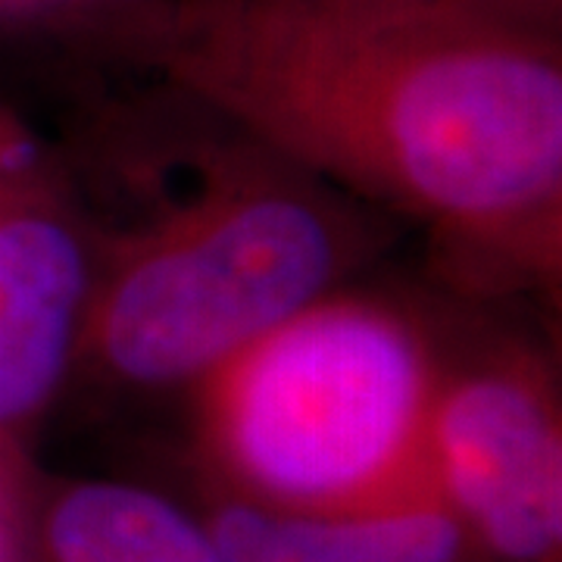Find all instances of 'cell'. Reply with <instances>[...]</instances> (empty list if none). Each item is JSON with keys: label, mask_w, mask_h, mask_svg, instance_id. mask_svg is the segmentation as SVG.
Instances as JSON below:
<instances>
[{"label": "cell", "mask_w": 562, "mask_h": 562, "mask_svg": "<svg viewBox=\"0 0 562 562\" xmlns=\"http://www.w3.org/2000/svg\"><path fill=\"white\" fill-rule=\"evenodd\" d=\"M132 35L284 157L469 247L543 269L560 257L550 29L472 0H147Z\"/></svg>", "instance_id": "1"}, {"label": "cell", "mask_w": 562, "mask_h": 562, "mask_svg": "<svg viewBox=\"0 0 562 562\" xmlns=\"http://www.w3.org/2000/svg\"><path fill=\"white\" fill-rule=\"evenodd\" d=\"M203 428L254 491L316 516L435 494L428 425L441 372L379 301H313L203 375Z\"/></svg>", "instance_id": "2"}, {"label": "cell", "mask_w": 562, "mask_h": 562, "mask_svg": "<svg viewBox=\"0 0 562 562\" xmlns=\"http://www.w3.org/2000/svg\"><path fill=\"white\" fill-rule=\"evenodd\" d=\"M338 260L331 222L301 191L220 188L132 244L91 288L81 344L128 382L210 375L319 301Z\"/></svg>", "instance_id": "3"}, {"label": "cell", "mask_w": 562, "mask_h": 562, "mask_svg": "<svg viewBox=\"0 0 562 562\" xmlns=\"http://www.w3.org/2000/svg\"><path fill=\"white\" fill-rule=\"evenodd\" d=\"M435 484L509 562H547L562 538V441L550 387L525 362L443 382L428 425Z\"/></svg>", "instance_id": "4"}, {"label": "cell", "mask_w": 562, "mask_h": 562, "mask_svg": "<svg viewBox=\"0 0 562 562\" xmlns=\"http://www.w3.org/2000/svg\"><path fill=\"white\" fill-rule=\"evenodd\" d=\"M91 279L69 222L0 162V431L32 419L81 344Z\"/></svg>", "instance_id": "5"}, {"label": "cell", "mask_w": 562, "mask_h": 562, "mask_svg": "<svg viewBox=\"0 0 562 562\" xmlns=\"http://www.w3.org/2000/svg\"><path fill=\"white\" fill-rule=\"evenodd\" d=\"M210 541L220 562H457L460 525L435 497L341 516L228 506Z\"/></svg>", "instance_id": "6"}, {"label": "cell", "mask_w": 562, "mask_h": 562, "mask_svg": "<svg viewBox=\"0 0 562 562\" xmlns=\"http://www.w3.org/2000/svg\"><path fill=\"white\" fill-rule=\"evenodd\" d=\"M47 562H220L176 506L128 484H79L54 503L44 528Z\"/></svg>", "instance_id": "7"}, {"label": "cell", "mask_w": 562, "mask_h": 562, "mask_svg": "<svg viewBox=\"0 0 562 562\" xmlns=\"http://www.w3.org/2000/svg\"><path fill=\"white\" fill-rule=\"evenodd\" d=\"M472 3H482V7L503 13L509 20L541 25V29H550V16L560 7V0H472Z\"/></svg>", "instance_id": "8"}, {"label": "cell", "mask_w": 562, "mask_h": 562, "mask_svg": "<svg viewBox=\"0 0 562 562\" xmlns=\"http://www.w3.org/2000/svg\"><path fill=\"white\" fill-rule=\"evenodd\" d=\"M60 0H0V13H32V10H44L54 7Z\"/></svg>", "instance_id": "9"}, {"label": "cell", "mask_w": 562, "mask_h": 562, "mask_svg": "<svg viewBox=\"0 0 562 562\" xmlns=\"http://www.w3.org/2000/svg\"><path fill=\"white\" fill-rule=\"evenodd\" d=\"M10 560V522H7V497L0 484V562Z\"/></svg>", "instance_id": "10"}, {"label": "cell", "mask_w": 562, "mask_h": 562, "mask_svg": "<svg viewBox=\"0 0 562 562\" xmlns=\"http://www.w3.org/2000/svg\"><path fill=\"white\" fill-rule=\"evenodd\" d=\"M10 154H13V150H10V140L3 138V125H0V162L7 160Z\"/></svg>", "instance_id": "11"}]
</instances>
